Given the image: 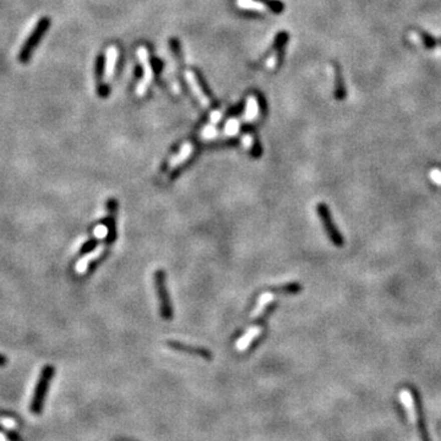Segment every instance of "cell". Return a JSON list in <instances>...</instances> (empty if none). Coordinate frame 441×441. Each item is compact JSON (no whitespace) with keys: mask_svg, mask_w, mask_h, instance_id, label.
<instances>
[{"mask_svg":"<svg viewBox=\"0 0 441 441\" xmlns=\"http://www.w3.org/2000/svg\"><path fill=\"white\" fill-rule=\"evenodd\" d=\"M261 331H263V326L252 327V329L243 336L241 340L237 342V348H238L239 351H244V349H247L248 347H249V344L253 342V340H255V337H258V336L260 335Z\"/></svg>","mask_w":441,"mask_h":441,"instance_id":"13","label":"cell"},{"mask_svg":"<svg viewBox=\"0 0 441 441\" xmlns=\"http://www.w3.org/2000/svg\"><path fill=\"white\" fill-rule=\"evenodd\" d=\"M420 37H421V42H423L424 46L429 47V48H430V47H434L435 46L434 38H431L429 35H426V33L421 32L420 33Z\"/></svg>","mask_w":441,"mask_h":441,"instance_id":"23","label":"cell"},{"mask_svg":"<svg viewBox=\"0 0 441 441\" xmlns=\"http://www.w3.org/2000/svg\"><path fill=\"white\" fill-rule=\"evenodd\" d=\"M49 26H51V19L49 18H42L37 22L35 29L32 30L31 35L27 37V40L22 44L21 51L19 53V62L21 64H27L31 60L33 52H35V49L37 48V46L42 41L43 36L46 35Z\"/></svg>","mask_w":441,"mask_h":441,"instance_id":"2","label":"cell"},{"mask_svg":"<svg viewBox=\"0 0 441 441\" xmlns=\"http://www.w3.org/2000/svg\"><path fill=\"white\" fill-rule=\"evenodd\" d=\"M136 55L139 58L140 64L142 66V79L137 82L136 88H135V93L139 97H142L146 92H147L148 87H150L151 82L153 80V68L151 64L150 60V53H148V49L145 46H140L136 51Z\"/></svg>","mask_w":441,"mask_h":441,"instance_id":"3","label":"cell"},{"mask_svg":"<svg viewBox=\"0 0 441 441\" xmlns=\"http://www.w3.org/2000/svg\"><path fill=\"white\" fill-rule=\"evenodd\" d=\"M408 392H409L410 397H412L413 406H414L415 410V417H417V428L419 432V437L421 441H431L429 436L428 429H426L425 424V417H424V410H423V403H421V397L419 395L417 388L414 387H408Z\"/></svg>","mask_w":441,"mask_h":441,"instance_id":"6","label":"cell"},{"mask_svg":"<svg viewBox=\"0 0 441 441\" xmlns=\"http://www.w3.org/2000/svg\"><path fill=\"white\" fill-rule=\"evenodd\" d=\"M154 287H156L157 296L159 300V310L164 320H170L173 318V308L170 304L169 294H168L167 285H165V274L163 270L154 271Z\"/></svg>","mask_w":441,"mask_h":441,"instance_id":"4","label":"cell"},{"mask_svg":"<svg viewBox=\"0 0 441 441\" xmlns=\"http://www.w3.org/2000/svg\"><path fill=\"white\" fill-rule=\"evenodd\" d=\"M0 434H2L8 441H21L20 436H19L15 431L5 429L3 425H0Z\"/></svg>","mask_w":441,"mask_h":441,"instance_id":"21","label":"cell"},{"mask_svg":"<svg viewBox=\"0 0 441 441\" xmlns=\"http://www.w3.org/2000/svg\"><path fill=\"white\" fill-rule=\"evenodd\" d=\"M236 4L239 9L255 11V13H266L271 10V7L269 4L260 2V0H236Z\"/></svg>","mask_w":441,"mask_h":441,"instance_id":"11","label":"cell"},{"mask_svg":"<svg viewBox=\"0 0 441 441\" xmlns=\"http://www.w3.org/2000/svg\"><path fill=\"white\" fill-rule=\"evenodd\" d=\"M184 79H185L186 84L189 85L190 90H191L192 95L196 97L198 103L203 107V108H208L211 106V99L205 93V91L202 90L200 81H198L197 75L192 70H186L184 73Z\"/></svg>","mask_w":441,"mask_h":441,"instance_id":"7","label":"cell"},{"mask_svg":"<svg viewBox=\"0 0 441 441\" xmlns=\"http://www.w3.org/2000/svg\"><path fill=\"white\" fill-rule=\"evenodd\" d=\"M316 211H318L319 218L321 220L322 226H324V230L326 231L327 237L331 242L333 243V245H336L337 248H342L344 245V238L341 234V232L337 230L335 222H333L332 216H331V212L329 207H327L326 203L319 202L316 206Z\"/></svg>","mask_w":441,"mask_h":441,"instance_id":"5","label":"cell"},{"mask_svg":"<svg viewBox=\"0 0 441 441\" xmlns=\"http://www.w3.org/2000/svg\"><path fill=\"white\" fill-rule=\"evenodd\" d=\"M274 296H275V293L272 291L269 292V293H264L263 296L260 297V299H259L256 308L254 309V311L252 314V318H256V316L260 315V314L264 311V309L266 308V305L269 304V303L271 302L272 299H274Z\"/></svg>","mask_w":441,"mask_h":441,"instance_id":"17","label":"cell"},{"mask_svg":"<svg viewBox=\"0 0 441 441\" xmlns=\"http://www.w3.org/2000/svg\"><path fill=\"white\" fill-rule=\"evenodd\" d=\"M97 245H98V239L97 238L91 239V241L86 242L84 245H82L81 250H80V254H81L82 256H86L87 254L92 253L93 250L96 249V247H97Z\"/></svg>","mask_w":441,"mask_h":441,"instance_id":"20","label":"cell"},{"mask_svg":"<svg viewBox=\"0 0 441 441\" xmlns=\"http://www.w3.org/2000/svg\"><path fill=\"white\" fill-rule=\"evenodd\" d=\"M107 206H108V211H109V217L107 218V237H106V241L108 244H112L114 243L115 239H117V231H115V213H117V201L114 198H109L107 201Z\"/></svg>","mask_w":441,"mask_h":441,"instance_id":"10","label":"cell"},{"mask_svg":"<svg viewBox=\"0 0 441 441\" xmlns=\"http://www.w3.org/2000/svg\"><path fill=\"white\" fill-rule=\"evenodd\" d=\"M287 40V35L286 33H281L280 36L277 37V42H276V52H274L269 57V59L266 60V68L267 69H275L276 65H277L278 62V52H280V48L283 46Z\"/></svg>","mask_w":441,"mask_h":441,"instance_id":"15","label":"cell"},{"mask_svg":"<svg viewBox=\"0 0 441 441\" xmlns=\"http://www.w3.org/2000/svg\"><path fill=\"white\" fill-rule=\"evenodd\" d=\"M335 82H336V98L343 99L346 97V90H344L343 79L338 66H335Z\"/></svg>","mask_w":441,"mask_h":441,"instance_id":"18","label":"cell"},{"mask_svg":"<svg viewBox=\"0 0 441 441\" xmlns=\"http://www.w3.org/2000/svg\"><path fill=\"white\" fill-rule=\"evenodd\" d=\"M192 151H194V145H192L191 142L184 143V145L181 146L180 152L176 154L175 157H173V159H172V161H170L169 167L170 168H175L176 165H179L180 163H183V162H185L186 159L189 158L190 154L192 153Z\"/></svg>","mask_w":441,"mask_h":441,"instance_id":"14","label":"cell"},{"mask_svg":"<svg viewBox=\"0 0 441 441\" xmlns=\"http://www.w3.org/2000/svg\"><path fill=\"white\" fill-rule=\"evenodd\" d=\"M118 58H119V49L115 46H110L107 48L103 60V81L108 82L114 75L115 66H117Z\"/></svg>","mask_w":441,"mask_h":441,"instance_id":"9","label":"cell"},{"mask_svg":"<svg viewBox=\"0 0 441 441\" xmlns=\"http://www.w3.org/2000/svg\"><path fill=\"white\" fill-rule=\"evenodd\" d=\"M239 129H241V123H239V120L232 118V119L228 120L227 124H226L225 134L227 135V136H234V135L238 134Z\"/></svg>","mask_w":441,"mask_h":441,"instance_id":"19","label":"cell"},{"mask_svg":"<svg viewBox=\"0 0 441 441\" xmlns=\"http://www.w3.org/2000/svg\"><path fill=\"white\" fill-rule=\"evenodd\" d=\"M216 135H217V130H216V128H214L213 124L205 126L202 132H201V136H202L203 139H213Z\"/></svg>","mask_w":441,"mask_h":441,"instance_id":"22","label":"cell"},{"mask_svg":"<svg viewBox=\"0 0 441 441\" xmlns=\"http://www.w3.org/2000/svg\"><path fill=\"white\" fill-rule=\"evenodd\" d=\"M55 374L54 366L52 365H46L41 371L40 377H38L37 385L35 387V392H33L31 404H30V409L33 414L40 415L43 410L44 406V399H46L47 391H48L49 386H51L52 380H53Z\"/></svg>","mask_w":441,"mask_h":441,"instance_id":"1","label":"cell"},{"mask_svg":"<svg viewBox=\"0 0 441 441\" xmlns=\"http://www.w3.org/2000/svg\"><path fill=\"white\" fill-rule=\"evenodd\" d=\"M220 119H222V112H220V110H214V112H212L211 115H209V121H211V124H213V125L218 124Z\"/></svg>","mask_w":441,"mask_h":441,"instance_id":"24","label":"cell"},{"mask_svg":"<svg viewBox=\"0 0 441 441\" xmlns=\"http://www.w3.org/2000/svg\"><path fill=\"white\" fill-rule=\"evenodd\" d=\"M440 43H441V41H440Z\"/></svg>","mask_w":441,"mask_h":441,"instance_id":"27","label":"cell"},{"mask_svg":"<svg viewBox=\"0 0 441 441\" xmlns=\"http://www.w3.org/2000/svg\"><path fill=\"white\" fill-rule=\"evenodd\" d=\"M260 113V104H259L256 96H249L245 103V112H244V121L245 123H253L258 118Z\"/></svg>","mask_w":441,"mask_h":441,"instance_id":"12","label":"cell"},{"mask_svg":"<svg viewBox=\"0 0 441 441\" xmlns=\"http://www.w3.org/2000/svg\"><path fill=\"white\" fill-rule=\"evenodd\" d=\"M8 364V359H7V357H5V355H3V354H0V368H3V366H5Z\"/></svg>","mask_w":441,"mask_h":441,"instance_id":"26","label":"cell"},{"mask_svg":"<svg viewBox=\"0 0 441 441\" xmlns=\"http://www.w3.org/2000/svg\"><path fill=\"white\" fill-rule=\"evenodd\" d=\"M169 348L174 349V351H179L183 353H187V354L191 355H197V357L202 358V359L211 360L213 358L211 351H208L207 348H203V347H197V346H190V344L183 343V342L179 341H167L165 342Z\"/></svg>","mask_w":441,"mask_h":441,"instance_id":"8","label":"cell"},{"mask_svg":"<svg viewBox=\"0 0 441 441\" xmlns=\"http://www.w3.org/2000/svg\"><path fill=\"white\" fill-rule=\"evenodd\" d=\"M302 289L303 287L300 283L292 282V283H287V285H283L281 287H275V288H272V292L277 294H296L299 293Z\"/></svg>","mask_w":441,"mask_h":441,"instance_id":"16","label":"cell"},{"mask_svg":"<svg viewBox=\"0 0 441 441\" xmlns=\"http://www.w3.org/2000/svg\"><path fill=\"white\" fill-rule=\"evenodd\" d=\"M430 175H431V178L434 179V180L436 181L437 184H440L441 185V169L440 168H434V169L430 172Z\"/></svg>","mask_w":441,"mask_h":441,"instance_id":"25","label":"cell"}]
</instances>
